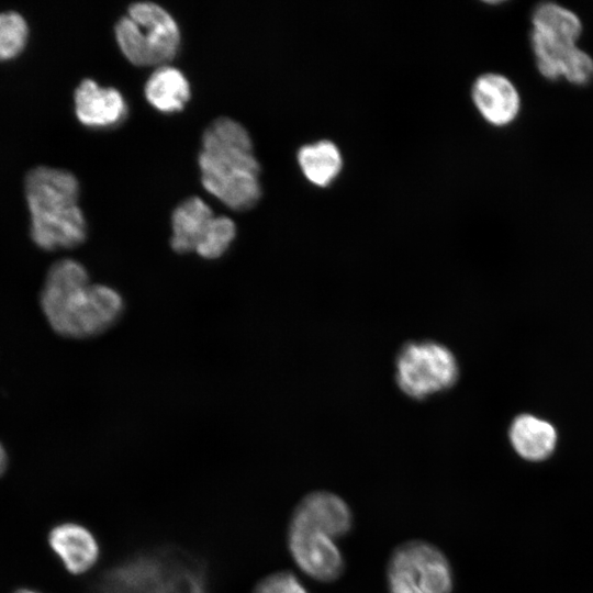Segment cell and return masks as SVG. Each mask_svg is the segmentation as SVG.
<instances>
[{
	"mask_svg": "<svg viewBox=\"0 0 593 593\" xmlns=\"http://www.w3.org/2000/svg\"><path fill=\"white\" fill-rule=\"evenodd\" d=\"M169 567L156 557H138L109 572L100 593H163Z\"/></svg>",
	"mask_w": 593,
	"mask_h": 593,
	"instance_id": "7c38bea8",
	"label": "cell"
},
{
	"mask_svg": "<svg viewBox=\"0 0 593 593\" xmlns=\"http://www.w3.org/2000/svg\"><path fill=\"white\" fill-rule=\"evenodd\" d=\"M7 465H8L7 451L0 441V475L4 472Z\"/></svg>",
	"mask_w": 593,
	"mask_h": 593,
	"instance_id": "603a6c76",
	"label": "cell"
},
{
	"mask_svg": "<svg viewBox=\"0 0 593 593\" xmlns=\"http://www.w3.org/2000/svg\"><path fill=\"white\" fill-rule=\"evenodd\" d=\"M530 21L533 33L559 43L578 44L583 32L580 16L552 1L538 3L533 9Z\"/></svg>",
	"mask_w": 593,
	"mask_h": 593,
	"instance_id": "2e32d148",
	"label": "cell"
},
{
	"mask_svg": "<svg viewBox=\"0 0 593 593\" xmlns=\"http://www.w3.org/2000/svg\"><path fill=\"white\" fill-rule=\"evenodd\" d=\"M510 438L521 457L538 461L549 457L552 452L557 434L548 422L524 414L513 422Z\"/></svg>",
	"mask_w": 593,
	"mask_h": 593,
	"instance_id": "e0dca14e",
	"label": "cell"
},
{
	"mask_svg": "<svg viewBox=\"0 0 593 593\" xmlns=\"http://www.w3.org/2000/svg\"><path fill=\"white\" fill-rule=\"evenodd\" d=\"M293 516L323 529L333 538L344 535L351 521L344 501L327 492L306 495L294 510Z\"/></svg>",
	"mask_w": 593,
	"mask_h": 593,
	"instance_id": "5bb4252c",
	"label": "cell"
},
{
	"mask_svg": "<svg viewBox=\"0 0 593 593\" xmlns=\"http://www.w3.org/2000/svg\"><path fill=\"white\" fill-rule=\"evenodd\" d=\"M236 235L234 221L225 215H217L213 225L197 254L205 259H216L230 248Z\"/></svg>",
	"mask_w": 593,
	"mask_h": 593,
	"instance_id": "ffe728a7",
	"label": "cell"
},
{
	"mask_svg": "<svg viewBox=\"0 0 593 593\" xmlns=\"http://www.w3.org/2000/svg\"><path fill=\"white\" fill-rule=\"evenodd\" d=\"M27 37V23L16 11L0 12V59L16 55Z\"/></svg>",
	"mask_w": 593,
	"mask_h": 593,
	"instance_id": "d6986e66",
	"label": "cell"
},
{
	"mask_svg": "<svg viewBox=\"0 0 593 593\" xmlns=\"http://www.w3.org/2000/svg\"><path fill=\"white\" fill-rule=\"evenodd\" d=\"M48 544L65 569L75 575L88 572L100 557L94 535L77 523L65 522L54 526L48 534Z\"/></svg>",
	"mask_w": 593,
	"mask_h": 593,
	"instance_id": "8fae6325",
	"label": "cell"
},
{
	"mask_svg": "<svg viewBox=\"0 0 593 593\" xmlns=\"http://www.w3.org/2000/svg\"><path fill=\"white\" fill-rule=\"evenodd\" d=\"M452 351L436 342L405 345L395 361L399 388L413 399H425L451 388L458 379Z\"/></svg>",
	"mask_w": 593,
	"mask_h": 593,
	"instance_id": "5b68a950",
	"label": "cell"
},
{
	"mask_svg": "<svg viewBox=\"0 0 593 593\" xmlns=\"http://www.w3.org/2000/svg\"><path fill=\"white\" fill-rule=\"evenodd\" d=\"M203 187L228 208L245 211L261 197L260 165L247 130L228 116L212 121L199 153Z\"/></svg>",
	"mask_w": 593,
	"mask_h": 593,
	"instance_id": "7a4b0ae2",
	"label": "cell"
},
{
	"mask_svg": "<svg viewBox=\"0 0 593 593\" xmlns=\"http://www.w3.org/2000/svg\"><path fill=\"white\" fill-rule=\"evenodd\" d=\"M471 98L481 116L496 127L507 126L519 115L522 99L514 82L499 72H484L472 83Z\"/></svg>",
	"mask_w": 593,
	"mask_h": 593,
	"instance_id": "ba28073f",
	"label": "cell"
},
{
	"mask_svg": "<svg viewBox=\"0 0 593 593\" xmlns=\"http://www.w3.org/2000/svg\"><path fill=\"white\" fill-rule=\"evenodd\" d=\"M144 92L154 108L170 113L184 107L190 98V83L179 68L164 64L149 75Z\"/></svg>",
	"mask_w": 593,
	"mask_h": 593,
	"instance_id": "9a60e30c",
	"label": "cell"
},
{
	"mask_svg": "<svg viewBox=\"0 0 593 593\" xmlns=\"http://www.w3.org/2000/svg\"><path fill=\"white\" fill-rule=\"evenodd\" d=\"M251 593H307L296 578L289 572L272 573L254 588Z\"/></svg>",
	"mask_w": 593,
	"mask_h": 593,
	"instance_id": "44dd1931",
	"label": "cell"
},
{
	"mask_svg": "<svg viewBox=\"0 0 593 593\" xmlns=\"http://www.w3.org/2000/svg\"><path fill=\"white\" fill-rule=\"evenodd\" d=\"M214 219L212 209L201 198L192 195L181 201L171 214V248L178 254L197 253Z\"/></svg>",
	"mask_w": 593,
	"mask_h": 593,
	"instance_id": "4fadbf2b",
	"label": "cell"
},
{
	"mask_svg": "<svg viewBox=\"0 0 593 593\" xmlns=\"http://www.w3.org/2000/svg\"><path fill=\"white\" fill-rule=\"evenodd\" d=\"M391 562L404 568L424 593H450L451 574L448 562L435 547L423 541L400 546Z\"/></svg>",
	"mask_w": 593,
	"mask_h": 593,
	"instance_id": "9c48e42d",
	"label": "cell"
},
{
	"mask_svg": "<svg viewBox=\"0 0 593 593\" xmlns=\"http://www.w3.org/2000/svg\"><path fill=\"white\" fill-rule=\"evenodd\" d=\"M14 593H40V592L34 591V590H30V589H20L18 591H15Z\"/></svg>",
	"mask_w": 593,
	"mask_h": 593,
	"instance_id": "cb8c5ba5",
	"label": "cell"
},
{
	"mask_svg": "<svg viewBox=\"0 0 593 593\" xmlns=\"http://www.w3.org/2000/svg\"><path fill=\"white\" fill-rule=\"evenodd\" d=\"M40 304L55 333L77 339L107 332L124 310L123 299L116 290L91 283L83 265L70 258L49 267Z\"/></svg>",
	"mask_w": 593,
	"mask_h": 593,
	"instance_id": "6da1fadb",
	"label": "cell"
},
{
	"mask_svg": "<svg viewBox=\"0 0 593 593\" xmlns=\"http://www.w3.org/2000/svg\"><path fill=\"white\" fill-rule=\"evenodd\" d=\"M75 111L79 121L90 127H112L122 123L128 112L125 98L114 87L100 86L85 78L75 89Z\"/></svg>",
	"mask_w": 593,
	"mask_h": 593,
	"instance_id": "30bf717a",
	"label": "cell"
},
{
	"mask_svg": "<svg viewBox=\"0 0 593 593\" xmlns=\"http://www.w3.org/2000/svg\"><path fill=\"white\" fill-rule=\"evenodd\" d=\"M389 583L391 593H424L404 568L391 561Z\"/></svg>",
	"mask_w": 593,
	"mask_h": 593,
	"instance_id": "7402d4cb",
	"label": "cell"
},
{
	"mask_svg": "<svg viewBox=\"0 0 593 593\" xmlns=\"http://www.w3.org/2000/svg\"><path fill=\"white\" fill-rule=\"evenodd\" d=\"M530 46L544 78H563L574 86H585L593 79V57L578 44L555 42L530 32Z\"/></svg>",
	"mask_w": 593,
	"mask_h": 593,
	"instance_id": "52a82bcc",
	"label": "cell"
},
{
	"mask_svg": "<svg viewBox=\"0 0 593 593\" xmlns=\"http://www.w3.org/2000/svg\"><path fill=\"white\" fill-rule=\"evenodd\" d=\"M288 542L295 562L311 577L331 581L342 572V556L323 529L292 515Z\"/></svg>",
	"mask_w": 593,
	"mask_h": 593,
	"instance_id": "8992f818",
	"label": "cell"
},
{
	"mask_svg": "<svg viewBox=\"0 0 593 593\" xmlns=\"http://www.w3.org/2000/svg\"><path fill=\"white\" fill-rule=\"evenodd\" d=\"M114 33L123 54L138 66L167 64L180 45V30L175 18L153 1L131 3L115 23Z\"/></svg>",
	"mask_w": 593,
	"mask_h": 593,
	"instance_id": "277c9868",
	"label": "cell"
},
{
	"mask_svg": "<svg viewBox=\"0 0 593 593\" xmlns=\"http://www.w3.org/2000/svg\"><path fill=\"white\" fill-rule=\"evenodd\" d=\"M31 213L30 233L42 249L72 248L87 237V223L78 205L79 182L61 168L36 166L24 179Z\"/></svg>",
	"mask_w": 593,
	"mask_h": 593,
	"instance_id": "3957f363",
	"label": "cell"
},
{
	"mask_svg": "<svg viewBox=\"0 0 593 593\" xmlns=\"http://www.w3.org/2000/svg\"><path fill=\"white\" fill-rule=\"evenodd\" d=\"M296 158L304 177L312 184L321 188L331 186L343 168L340 150L328 139L301 146Z\"/></svg>",
	"mask_w": 593,
	"mask_h": 593,
	"instance_id": "ac0fdd59",
	"label": "cell"
}]
</instances>
